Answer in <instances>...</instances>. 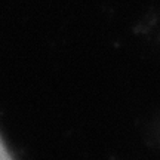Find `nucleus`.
Returning a JSON list of instances; mask_svg holds the SVG:
<instances>
[{
    "label": "nucleus",
    "instance_id": "1",
    "mask_svg": "<svg viewBox=\"0 0 160 160\" xmlns=\"http://www.w3.org/2000/svg\"><path fill=\"white\" fill-rule=\"evenodd\" d=\"M0 160H13L11 153H9L8 148H6V145H5V142H3L2 137H0Z\"/></svg>",
    "mask_w": 160,
    "mask_h": 160
}]
</instances>
